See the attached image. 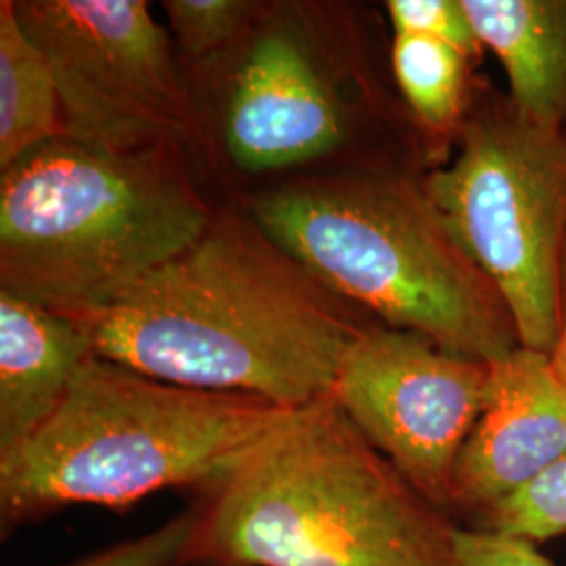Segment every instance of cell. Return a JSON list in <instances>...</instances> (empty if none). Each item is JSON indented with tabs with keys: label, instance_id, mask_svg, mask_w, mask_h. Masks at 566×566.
Segmentation results:
<instances>
[{
	"label": "cell",
	"instance_id": "8fae6325",
	"mask_svg": "<svg viewBox=\"0 0 566 566\" xmlns=\"http://www.w3.org/2000/svg\"><path fill=\"white\" fill-rule=\"evenodd\" d=\"M91 355L84 325L0 290V458L53 416Z\"/></svg>",
	"mask_w": 566,
	"mask_h": 566
},
{
	"label": "cell",
	"instance_id": "9a60e30c",
	"mask_svg": "<svg viewBox=\"0 0 566 566\" xmlns=\"http://www.w3.org/2000/svg\"><path fill=\"white\" fill-rule=\"evenodd\" d=\"M476 526L533 544L566 535V455L535 481L479 514Z\"/></svg>",
	"mask_w": 566,
	"mask_h": 566
},
{
	"label": "cell",
	"instance_id": "52a82bcc",
	"mask_svg": "<svg viewBox=\"0 0 566 566\" xmlns=\"http://www.w3.org/2000/svg\"><path fill=\"white\" fill-rule=\"evenodd\" d=\"M15 11L51 67L63 137L112 151L177 145L191 107L147 2L28 0Z\"/></svg>",
	"mask_w": 566,
	"mask_h": 566
},
{
	"label": "cell",
	"instance_id": "ffe728a7",
	"mask_svg": "<svg viewBox=\"0 0 566 566\" xmlns=\"http://www.w3.org/2000/svg\"><path fill=\"white\" fill-rule=\"evenodd\" d=\"M549 361L554 365L558 378L566 386V243L560 261V282H558V338L549 353Z\"/></svg>",
	"mask_w": 566,
	"mask_h": 566
},
{
	"label": "cell",
	"instance_id": "9c48e42d",
	"mask_svg": "<svg viewBox=\"0 0 566 566\" xmlns=\"http://www.w3.org/2000/svg\"><path fill=\"white\" fill-rule=\"evenodd\" d=\"M566 455V386L549 355L525 346L489 364L485 405L455 464L451 510L506 500Z\"/></svg>",
	"mask_w": 566,
	"mask_h": 566
},
{
	"label": "cell",
	"instance_id": "6da1fadb",
	"mask_svg": "<svg viewBox=\"0 0 566 566\" xmlns=\"http://www.w3.org/2000/svg\"><path fill=\"white\" fill-rule=\"evenodd\" d=\"M355 308L248 214L212 219L177 259L76 322L99 357L156 380L301 409L332 395L374 325Z\"/></svg>",
	"mask_w": 566,
	"mask_h": 566
},
{
	"label": "cell",
	"instance_id": "277c9868",
	"mask_svg": "<svg viewBox=\"0 0 566 566\" xmlns=\"http://www.w3.org/2000/svg\"><path fill=\"white\" fill-rule=\"evenodd\" d=\"M172 147L57 137L7 166L0 290L84 319L191 248L212 217Z\"/></svg>",
	"mask_w": 566,
	"mask_h": 566
},
{
	"label": "cell",
	"instance_id": "8992f818",
	"mask_svg": "<svg viewBox=\"0 0 566 566\" xmlns=\"http://www.w3.org/2000/svg\"><path fill=\"white\" fill-rule=\"evenodd\" d=\"M426 189L500 290L521 346L549 355L566 243L565 133L479 84L453 156L426 170Z\"/></svg>",
	"mask_w": 566,
	"mask_h": 566
},
{
	"label": "cell",
	"instance_id": "5b68a950",
	"mask_svg": "<svg viewBox=\"0 0 566 566\" xmlns=\"http://www.w3.org/2000/svg\"><path fill=\"white\" fill-rule=\"evenodd\" d=\"M292 411L168 385L95 353L53 416L0 458L2 531L61 507L124 510L170 486L214 485Z\"/></svg>",
	"mask_w": 566,
	"mask_h": 566
},
{
	"label": "cell",
	"instance_id": "3957f363",
	"mask_svg": "<svg viewBox=\"0 0 566 566\" xmlns=\"http://www.w3.org/2000/svg\"><path fill=\"white\" fill-rule=\"evenodd\" d=\"M319 282L380 324L495 364L521 346L500 290L426 189V172L367 168L271 191L248 212Z\"/></svg>",
	"mask_w": 566,
	"mask_h": 566
},
{
	"label": "cell",
	"instance_id": "ba28073f",
	"mask_svg": "<svg viewBox=\"0 0 566 566\" xmlns=\"http://www.w3.org/2000/svg\"><path fill=\"white\" fill-rule=\"evenodd\" d=\"M489 364L418 332L369 325L344 357L334 401L432 506L449 512L455 464L485 405Z\"/></svg>",
	"mask_w": 566,
	"mask_h": 566
},
{
	"label": "cell",
	"instance_id": "ac0fdd59",
	"mask_svg": "<svg viewBox=\"0 0 566 566\" xmlns=\"http://www.w3.org/2000/svg\"><path fill=\"white\" fill-rule=\"evenodd\" d=\"M386 13L395 34L449 42L476 60L483 53L462 0H388Z\"/></svg>",
	"mask_w": 566,
	"mask_h": 566
},
{
	"label": "cell",
	"instance_id": "d6986e66",
	"mask_svg": "<svg viewBox=\"0 0 566 566\" xmlns=\"http://www.w3.org/2000/svg\"><path fill=\"white\" fill-rule=\"evenodd\" d=\"M458 566H554L537 544L489 528H453Z\"/></svg>",
	"mask_w": 566,
	"mask_h": 566
},
{
	"label": "cell",
	"instance_id": "4fadbf2b",
	"mask_svg": "<svg viewBox=\"0 0 566 566\" xmlns=\"http://www.w3.org/2000/svg\"><path fill=\"white\" fill-rule=\"evenodd\" d=\"M63 137L57 86L39 46L21 28L15 2H0V168Z\"/></svg>",
	"mask_w": 566,
	"mask_h": 566
},
{
	"label": "cell",
	"instance_id": "7a4b0ae2",
	"mask_svg": "<svg viewBox=\"0 0 566 566\" xmlns=\"http://www.w3.org/2000/svg\"><path fill=\"white\" fill-rule=\"evenodd\" d=\"M203 502L193 563L458 566L432 506L334 401L294 409Z\"/></svg>",
	"mask_w": 566,
	"mask_h": 566
},
{
	"label": "cell",
	"instance_id": "7c38bea8",
	"mask_svg": "<svg viewBox=\"0 0 566 566\" xmlns=\"http://www.w3.org/2000/svg\"><path fill=\"white\" fill-rule=\"evenodd\" d=\"M481 46L531 120L566 135V0H462Z\"/></svg>",
	"mask_w": 566,
	"mask_h": 566
},
{
	"label": "cell",
	"instance_id": "30bf717a",
	"mask_svg": "<svg viewBox=\"0 0 566 566\" xmlns=\"http://www.w3.org/2000/svg\"><path fill=\"white\" fill-rule=\"evenodd\" d=\"M224 139L238 166L254 172L311 163L343 145V103L294 34L271 32L252 46L233 86Z\"/></svg>",
	"mask_w": 566,
	"mask_h": 566
},
{
	"label": "cell",
	"instance_id": "e0dca14e",
	"mask_svg": "<svg viewBox=\"0 0 566 566\" xmlns=\"http://www.w3.org/2000/svg\"><path fill=\"white\" fill-rule=\"evenodd\" d=\"M168 21L177 41L191 55L219 51L238 36L250 11L240 0H166Z\"/></svg>",
	"mask_w": 566,
	"mask_h": 566
},
{
	"label": "cell",
	"instance_id": "5bb4252c",
	"mask_svg": "<svg viewBox=\"0 0 566 566\" xmlns=\"http://www.w3.org/2000/svg\"><path fill=\"white\" fill-rule=\"evenodd\" d=\"M474 61L449 42L395 34L392 76L409 116L428 139L455 147L479 86L472 81Z\"/></svg>",
	"mask_w": 566,
	"mask_h": 566
},
{
	"label": "cell",
	"instance_id": "2e32d148",
	"mask_svg": "<svg viewBox=\"0 0 566 566\" xmlns=\"http://www.w3.org/2000/svg\"><path fill=\"white\" fill-rule=\"evenodd\" d=\"M202 523L200 506L170 518L137 539L107 547L65 566H187L193 565Z\"/></svg>",
	"mask_w": 566,
	"mask_h": 566
}]
</instances>
